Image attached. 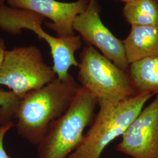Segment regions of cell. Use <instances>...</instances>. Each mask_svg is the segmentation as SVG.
I'll return each mask as SVG.
<instances>
[{"mask_svg":"<svg viewBox=\"0 0 158 158\" xmlns=\"http://www.w3.org/2000/svg\"><path fill=\"white\" fill-rule=\"evenodd\" d=\"M80 87L70 75L65 80L56 77L29 93L21 100L15 115L18 133L29 143L38 145L51 124L68 110Z\"/></svg>","mask_w":158,"mask_h":158,"instance_id":"1","label":"cell"},{"mask_svg":"<svg viewBox=\"0 0 158 158\" xmlns=\"http://www.w3.org/2000/svg\"><path fill=\"white\" fill-rule=\"evenodd\" d=\"M78 81L97 100L99 107L112 106L137 94L127 71L116 66L91 45L80 54Z\"/></svg>","mask_w":158,"mask_h":158,"instance_id":"2","label":"cell"},{"mask_svg":"<svg viewBox=\"0 0 158 158\" xmlns=\"http://www.w3.org/2000/svg\"><path fill=\"white\" fill-rule=\"evenodd\" d=\"M97 100L80 87L70 106L49 126L38 146V158H68L79 147L94 119Z\"/></svg>","mask_w":158,"mask_h":158,"instance_id":"3","label":"cell"},{"mask_svg":"<svg viewBox=\"0 0 158 158\" xmlns=\"http://www.w3.org/2000/svg\"><path fill=\"white\" fill-rule=\"evenodd\" d=\"M154 96L143 93L108 107H100L90 128L68 158H100L104 149L125 130Z\"/></svg>","mask_w":158,"mask_h":158,"instance_id":"4","label":"cell"},{"mask_svg":"<svg viewBox=\"0 0 158 158\" xmlns=\"http://www.w3.org/2000/svg\"><path fill=\"white\" fill-rule=\"evenodd\" d=\"M56 78L53 68L45 62L37 46H21L6 51L0 67V85L7 87L21 99Z\"/></svg>","mask_w":158,"mask_h":158,"instance_id":"5","label":"cell"},{"mask_svg":"<svg viewBox=\"0 0 158 158\" xmlns=\"http://www.w3.org/2000/svg\"><path fill=\"white\" fill-rule=\"evenodd\" d=\"M97 0H91L85 11L76 17L74 31L89 45L97 48L116 66L127 71L129 68L123 41L117 38L102 22Z\"/></svg>","mask_w":158,"mask_h":158,"instance_id":"6","label":"cell"},{"mask_svg":"<svg viewBox=\"0 0 158 158\" xmlns=\"http://www.w3.org/2000/svg\"><path fill=\"white\" fill-rule=\"evenodd\" d=\"M116 150L132 158H158V94L125 130Z\"/></svg>","mask_w":158,"mask_h":158,"instance_id":"7","label":"cell"},{"mask_svg":"<svg viewBox=\"0 0 158 158\" xmlns=\"http://www.w3.org/2000/svg\"><path fill=\"white\" fill-rule=\"evenodd\" d=\"M10 6L34 12L51 23L47 26L55 31L57 36L74 35L73 23L76 17L85 11L89 1L77 0L64 2L57 0H7Z\"/></svg>","mask_w":158,"mask_h":158,"instance_id":"8","label":"cell"},{"mask_svg":"<svg viewBox=\"0 0 158 158\" xmlns=\"http://www.w3.org/2000/svg\"><path fill=\"white\" fill-rule=\"evenodd\" d=\"M45 18L34 12L3 5L0 6V29L7 33L17 35L23 29L33 31L49 47L53 45L58 36L48 34L42 27Z\"/></svg>","mask_w":158,"mask_h":158,"instance_id":"9","label":"cell"},{"mask_svg":"<svg viewBox=\"0 0 158 158\" xmlns=\"http://www.w3.org/2000/svg\"><path fill=\"white\" fill-rule=\"evenodd\" d=\"M123 43L129 64L158 55V26H132Z\"/></svg>","mask_w":158,"mask_h":158,"instance_id":"10","label":"cell"},{"mask_svg":"<svg viewBox=\"0 0 158 158\" xmlns=\"http://www.w3.org/2000/svg\"><path fill=\"white\" fill-rule=\"evenodd\" d=\"M127 72L137 94H158V55L130 63Z\"/></svg>","mask_w":158,"mask_h":158,"instance_id":"11","label":"cell"},{"mask_svg":"<svg viewBox=\"0 0 158 158\" xmlns=\"http://www.w3.org/2000/svg\"><path fill=\"white\" fill-rule=\"evenodd\" d=\"M123 14L132 26H158V0H138L126 4Z\"/></svg>","mask_w":158,"mask_h":158,"instance_id":"12","label":"cell"},{"mask_svg":"<svg viewBox=\"0 0 158 158\" xmlns=\"http://www.w3.org/2000/svg\"><path fill=\"white\" fill-rule=\"evenodd\" d=\"M12 115L0 109V158H10L4 148V138L6 133L14 127Z\"/></svg>","mask_w":158,"mask_h":158,"instance_id":"13","label":"cell"},{"mask_svg":"<svg viewBox=\"0 0 158 158\" xmlns=\"http://www.w3.org/2000/svg\"><path fill=\"white\" fill-rule=\"evenodd\" d=\"M21 100L11 91L0 87V108L15 114Z\"/></svg>","mask_w":158,"mask_h":158,"instance_id":"14","label":"cell"},{"mask_svg":"<svg viewBox=\"0 0 158 158\" xmlns=\"http://www.w3.org/2000/svg\"><path fill=\"white\" fill-rule=\"evenodd\" d=\"M6 45L5 42L3 39L0 38V67L4 60L6 54Z\"/></svg>","mask_w":158,"mask_h":158,"instance_id":"15","label":"cell"},{"mask_svg":"<svg viewBox=\"0 0 158 158\" xmlns=\"http://www.w3.org/2000/svg\"><path fill=\"white\" fill-rule=\"evenodd\" d=\"M119 1H123V2H125L126 4H130V3H132V2H135V1H138V0H119Z\"/></svg>","mask_w":158,"mask_h":158,"instance_id":"16","label":"cell"},{"mask_svg":"<svg viewBox=\"0 0 158 158\" xmlns=\"http://www.w3.org/2000/svg\"><path fill=\"white\" fill-rule=\"evenodd\" d=\"M6 0H0V4H4Z\"/></svg>","mask_w":158,"mask_h":158,"instance_id":"17","label":"cell"},{"mask_svg":"<svg viewBox=\"0 0 158 158\" xmlns=\"http://www.w3.org/2000/svg\"><path fill=\"white\" fill-rule=\"evenodd\" d=\"M87 1H91V0H87Z\"/></svg>","mask_w":158,"mask_h":158,"instance_id":"18","label":"cell"}]
</instances>
